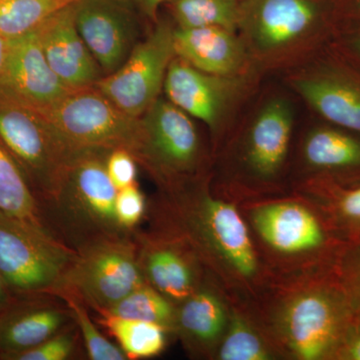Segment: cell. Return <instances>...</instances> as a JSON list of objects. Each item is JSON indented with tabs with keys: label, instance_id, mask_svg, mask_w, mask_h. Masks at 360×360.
Returning <instances> with one entry per match:
<instances>
[{
	"label": "cell",
	"instance_id": "16",
	"mask_svg": "<svg viewBox=\"0 0 360 360\" xmlns=\"http://www.w3.org/2000/svg\"><path fill=\"white\" fill-rule=\"evenodd\" d=\"M231 302L212 279L176 304L172 335L194 359H213L229 324Z\"/></svg>",
	"mask_w": 360,
	"mask_h": 360
},
{
	"label": "cell",
	"instance_id": "37",
	"mask_svg": "<svg viewBox=\"0 0 360 360\" xmlns=\"http://www.w3.org/2000/svg\"><path fill=\"white\" fill-rule=\"evenodd\" d=\"M9 40L11 39H6V37L0 35V75H1L4 65H6L9 49Z\"/></svg>",
	"mask_w": 360,
	"mask_h": 360
},
{
	"label": "cell",
	"instance_id": "31",
	"mask_svg": "<svg viewBox=\"0 0 360 360\" xmlns=\"http://www.w3.org/2000/svg\"><path fill=\"white\" fill-rule=\"evenodd\" d=\"M148 201L137 184L120 189L115 198V214L124 231L134 232L146 219Z\"/></svg>",
	"mask_w": 360,
	"mask_h": 360
},
{
	"label": "cell",
	"instance_id": "27",
	"mask_svg": "<svg viewBox=\"0 0 360 360\" xmlns=\"http://www.w3.org/2000/svg\"><path fill=\"white\" fill-rule=\"evenodd\" d=\"M170 11L179 28H226L233 32L240 22L238 0H170Z\"/></svg>",
	"mask_w": 360,
	"mask_h": 360
},
{
	"label": "cell",
	"instance_id": "33",
	"mask_svg": "<svg viewBox=\"0 0 360 360\" xmlns=\"http://www.w3.org/2000/svg\"><path fill=\"white\" fill-rule=\"evenodd\" d=\"M137 163L134 155L125 148H115L106 155L108 176L117 191L136 184Z\"/></svg>",
	"mask_w": 360,
	"mask_h": 360
},
{
	"label": "cell",
	"instance_id": "13",
	"mask_svg": "<svg viewBox=\"0 0 360 360\" xmlns=\"http://www.w3.org/2000/svg\"><path fill=\"white\" fill-rule=\"evenodd\" d=\"M134 238L144 281L175 305L210 278L198 258L179 238L151 229H136Z\"/></svg>",
	"mask_w": 360,
	"mask_h": 360
},
{
	"label": "cell",
	"instance_id": "36",
	"mask_svg": "<svg viewBox=\"0 0 360 360\" xmlns=\"http://www.w3.org/2000/svg\"><path fill=\"white\" fill-rule=\"evenodd\" d=\"M13 302V296H11V291L7 288L1 274H0V311L6 309L9 304Z\"/></svg>",
	"mask_w": 360,
	"mask_h": 360
},
{
	"label": "cell",
	"instance_id": "38",
	"mask_svg": "<svg viewBox=\"0 0 360 360\" xmlns=\"http://www.w3.org/2000/svg\"><path fill=\"white\" fill-rule=\"evenodd\" d=\"M357 47H359L360 51V39L359 40V41H357Z\"/></svg>",
	"mask_w": 360,
	"mask_h": 360
},
{
	"label": "cell",
	"instance_id": "2",
	"mask_svg": "<svg viewBox=\"0 0 360 360\" xmlns=\"http://www.w3.org/2000/svg\"><path fill=\"white\" fill-rule=\"evenodd\" d=\"M245 309L279 359L335 360L354 317L338 264L276 279L255 304Z\"/></svg>",
	"mask_w": 360,
	"mask_h": 360
},
{
	"label": "cell",
	"instance_id": "20",
	"mask_svg": "<svg viewBox=\"0 0 360 360\" xmlns=\"http://www.w3.org/2000/svg\"><path fill=\"white\" fill-rule=\"evenodd\" d=\"M226 28H174L175 56L201 71L232 77L245 61V49Z\"/></svg>",
	"mask_w": 360,
	"mask_h": 360
},
{
	"label": "cell",
	"instance_id": "4",
	"mask_svg": "<svg viewBox=\"0 0 360 360\" xmlns=\"http://www.w3.org/2000/svg\"><path fill=\"white\" fill-rule=\"evenodd\" d=\"M110 151L84 149L71 161L58 191L41 205L52 232L77 251L104 238L130 236L115 214L117 189L106 172Z\"/></svg>",
	"mask_w": 360,
	"mask_h": 360
},
{
	"label": "cell",
	"instance_id": "35",
	"mask_svg": "<svg viewBox=\"0 0 360 360\" xmlns=\"http://www.w3.org/2000/svg\"><path fill=\"white\" fill-rule=\"evenodd\" d=\"M131 1L142 13L146 14L150 20H156L160 7L169 2L170 0H131Z\"/></svg>",
	"mask_w": 360,
	"mask_h": 360
},
{
	"label": "cell",
	"instance_id": "10",
	"mask_svg": "<svg viewBox=\"0 0 360 360\" xmlns=\"http://www.w3.org/2000/svg\"><path fill=\"white\" fill-rule=\"evenodd\" d=\"M292 129V108L284 99L270 101L259 111L239 155L245 179L236 198L238 205L279 196L276 184L288 160Z\"/></svg>",
	"mask_w": 360,
	"mask_h": 360
},
{
	"label": "cell",
	"instance_id": "29",
	"mask_svg": "<svg viewBox=\"0 0 360 360\" xmlns=\"http://www.w3.org/2000/svg\"><path fill=\"white\" fill-rule=\"evenodd\" d=\"M71 310L77 323L80 338L90 360H127V356L120 345L111 342L97 328L89 314V307L82 300L73 296H59Z\"/></svg>",
	"mask_w": 360,
	"mask_h": 360
},
{
	"label": "cell",
	"instance_id": "12",
	"mask_svg": "<svg viewBox=\"0 0 360 360\" xmlns=\"http://www.w3.org/2000/svg\"><path fill=\"white\" fill-rule=\"evenodd\" d=\"M75 23L104 75L115 72L137 44V7L131 0H77Z\"/></svg>",
	"mask_w": 360,
	"mask_h": 360
},
{
	"label": "cell",
	"instance_id": "22",
	"mask_svg": "<svg viewBox=\"0 0 360 360\" xmlns=\"http://www.w3.org/2000/svg\"><path fill=\"white\" fill-rule=\"evenodd\" d=\"M279 359L271 343L245 307L231 302L229 324L213 360Z\"/></svg>",
	"mask_w": 360,
	"mask_h": 360
},
{
	"label": "cell",
	"instance_id": "1",
	"mask_svg": "<svg viewBox=\"0 0 360 360\" xmlns=\"http://www.w3.org/2000/svg\"><path fill=\"white\" fill-rule=\"evenodd\" d=\"M146 219L188 246L231 302L250 307L272 283L240 205L202 179L160 191Z\"/></svg>",
	"mask_w": 360,
	"mask_h": 360
},
{
	"label": "cell",
	"instance_id": "21",
	"mask_svg": "<svg viewBox=\"0 0 360 360\" xmlns=\"http://www.w3.org/2000/svg\"><path fill=\"white\" fill-rule=\"evenodd\" d=\"M300 96L329 122L360 134V91L352 85L328 77L296 82Z\"/></svg>",
	"mask_w": 360,
	"mask_h": 360
},
{
	"label": "cell",
	"instance_id": "30",
	"mask_svg": "<svg viewBox=\"0 0 360 360\" xmlns=\"http://www.w3.org/2000/svg\"><path fill=\"white\" fill-rule=\"evenodd\" d=\"M80 338L75 321L37 347L7 357L8 360H68L77 354Z\"/></svg>",
	"mask_w": 360,
	"mask_h": 360
},
{
	"label": "cell",
	"instance_id": "6",
	"mask_svg": "<svg viewBox=\"0 0 360 360\" xmlns=\"http://www.w3.org/2000/svg\"><path fill=\"white\" fill-rule=\"evenodd\" d=\"M191 117L163 98H158L141 117V132L132 155L160 191L200 179L202 146Z\"/></svg>",
	"mask_w": 360,
	"mask_h": 360
},
{
	"label": "cell",
	"instance_id": "7",
	"mask_svg": "<svg viewBox=\"0 0 360 360\" xmlns=\"http://www.w3.org/2000/svg\"><path fill=\"white\" fill-rule=\"evenodd\" d=\"M134 234L101 239L78 250L52 295L77 297L99 314L146 283Z\"/></svg>",
	"mask_w": 360,
	"mask_h": 360
},
{
	"label": "cell",
	"instance_id": "32",
	"mask_svg": "<svg viewBox=\"0 0 360 360\" xmlns=\"http://www.w3.org/2000/svg\"><path fill=\"white\" fill-rule=\"evenodd\" d=\"M341 281L354 309V316L360 319V241L348 243L338 262Z\"/></svg>",
	"mask_w": 360,
	"mask_h": 360
},
{
	"label": "cell",
	"instance_id": "8",
	"mask_svg": "<svg viewBox=\"0 0 360 360\" xmlns=\"http://www.w3.org/2000/svg\"><path fill=\"white\" fill-rule=\"evenodd\" d=\"M75 255L51 231L0 210V274L11 293H52Z\"/></svg>",
	"mask_w": 360,
	"mask_h": 360
},
{
	"label": "cell",
	"instance_id": "28",
	"mask_svg": "<svg viewBox=\"0 0 360 360\" xmlns=\"http://www.w3.org/2000/svg\"><path fill=\"white\" fill-rule=\"evenodd\" d=\"M77 0H0V35L13 39L37 30Z\"/></svg>",
	"mask_w": 360,
	"mask_h": 360
},
{
	"label": "cell",
	"instance_id": "15",
	"mask_svg": "<svg viewBox=\"0 0 360 360\" xmlns=\"http://www.w3.org/2000/svg\"><path fill=\"white\" fill-rule=\"evenodd\" d=\"M27 300L0 311V356L37 347L75 322L68 303L52 293L27 295Z\"/></svg>",
	"mask_w": 360,
	"mask_h": 360
},
{
	"label": "cell",
	"instance_id": "18",
	"mask_svg": "<svg viewBox=\"0 0 360 360\" xmlns=\"http://www.w3.org/2000/svg\"><path fill=\"white\" fill-rule=\"evenodd\" d=\"M75 4L58 11L37 28L47 63L70 89L91 86L103 77L101 66L78 32Z\"/></svg>",
	"mask_w": 360,
	"mask_h": 360
},
{
	"label": "cell",
	"instance_id": "9",
	"mask_svg": "<svg viewBox=\"0 0 360 360\" xmlns=\"http://www.w3.org/2000/svg\"><path fill=\"white\" fill-rule=\"evenodd\" d=\"M39 110L79 150L125 148L132 153L136 148L141 117L125 113L94 85L71 90L49 108Z\"/></svg>",
	"mask_w": 360,
	"mask_h": 360
},
{
	"label": "cell",
	"instance_id": "23",
	"mask_svg": "<svg viewBox=\"0 0 360 360\" xmlns=\"http://www.w3.org/2000/svg\"><path fill=\"white\" fill-rule=\"evenodd\" d=\"M303 162L310 169L338 170L360 167V141L335 129L311 130L302 143Z\"/></svg>",
	"mask_w": 360,
	"mask_h": 360
},
{
	"label": "cell",
	"instance_id": "39",
	"mask_svg": "<svg viewBox=\"0 0 360 360\" xmlns=\"http://www.w3.org/2000/svg\"><path fill=\"white\" fill-rule=\"evenodd\" d=\"M359 6H360V0H359Z\"/></svg>",
	"mask_w": 360,
	"mask_h": 360
},
{
	"label": "cell",
	"instance_id": "25",
	"mask_svg": "<svg viewBox=\"0 0 360 360\" xmlns=\"http://www.w3.org/2000/svg\"><path fill=\"white\" fill-rule=\"evenodd\" d=\"M98 322L117 341L127 359L158 356L167 347V329L153 322L98 314Z\"/></svg>",
	"mask_w": 360,
	"mask_h": 360
},
{
	"label": "cell",
	"instance_id": "3",
	"mask_svg": "<svg viewBox=\"0 0 360 360\" xmlns=\"http://www.w3.org/2000/svg\"><path fill=\"white\" fill-rule=\"evenodd\" d=\"M239 205L272 281L333 266L348 245L321 210L300 194Z\"/></svg>",
	"mask_w": 360,
	"mask_h": 360
},
{
	"label": "cell",
	"instance_id": "5",
	"mask_svg": "<svg viewBox=\"0 0 360 360\" xmlns=\"http://www.w3.org/2000/svg\"><path fill=\"white\" fill-rule=\"evenodd\" d=\"M0 143L20 167L40 206L56 193L71 161L82 151L59 134L39 108L2 90Z\"/></svg>",
	"mask_w": 360,
	"mask_h": 360
},
{
	"label": "cell",
	"instance_id": "17",
	"mask_svg": "<svg viewBox=\"0 0 360 360\" xmlns=\"http://www.w3.org/2000/svg\"><path fill=\"white\" fill-rule=\"evenodd\" d=\"M238 85L236 78L210 75L174 56L168 66L163 90L170 103L217 129Z\"/></svg>",
	"mask_w": 360,
	"mask_h": 360
},
{
	"label": "cell",
	"instance_id": "24",
	"mask_svg": "<svg viewBox=\"0 0 360 360\" xmlns=\"http://www.w3.org/2000/svg\"><path fill=\"white\" fill-rule=\"evenodd\" d=\"M0 210L52 232L20 167L0 143ZM54 234V233H53ZM56 236V234H54ZM58 238V236H56Z\"/></svg>",
	"mask_w": 360,
	"mask_h": 360
},
{
	"label": "cell",
	"instance_id": "14",
	"mask_svg": "<svg viewBox=\"0 0 360 360\" xmlns=\"http://www.w3.org/2000/svg\"><path fill=\"white\" fill-rule=\"evenodd\" d=\"M0 90L35 108H45L73 89L61 82L47 63L35 30L9 40Z\"/></svg>",
	"mask_w": 360,
	"mask_h": 360
},
{
	"label": "cell",
	"instance_id": "19",
	"mask_svg": "<svg viewBox=\"0 0 360 360\" xmlns=\"http://www.w3.org/2000/svg\"><path fill=\"white\" fill-rule=\"evenodd\" d=\"M316 16L312 0H250L241 11L253 39L264 49H281L300 39Z\"/></svg>",
	"mask_w": 360,
	"mask_h": 360
},
{
	"label": "cell",
	"instance_id": "11",
	"mask_svg": "<svg viewBox=\"0 0 360 360\" xmlns=\"http://www.w3.org/2000/svg\"><path fill=\"white\" fill-rule=\"evenodd\" d=\"M174 34L172 26L158 23L117 70L103 75L94 86L127 115L141 117L160 98L175 56Z\"/></svg>",
	"mask_w": 360,
	"mask_h": 360
},
{
	"label": "cell",
	"instance_id": "34",
	"mask_svg": "<svg viewBox=\"0 0 360 360\" xmlns=\"http://www.w3.org/2000/svg\"><path fill=\"white\" fill-rule=\"evenodd\" d=\"M335 360H360V319L354 316L336 352Z\"/></svg>",
	"mask_w": 360,
	"mask_h": 360
},
{
	"label": "cell",
	"instance_id": "26",
	"mask_svg": "<svg viewBox=\"0 0 360 360\" xmlns=\"http://www.w3.org/2000/svg\"><path fill=\"white\" fill-rule=\"evenodd\" d=\"M176 305L160 291L143 283L124 296L110 309L97 314H110L122 319L153 322L172 335Z\"/></svg>",
	"mask_w": 360,
	"mask_h": 360
}]
</instances>
